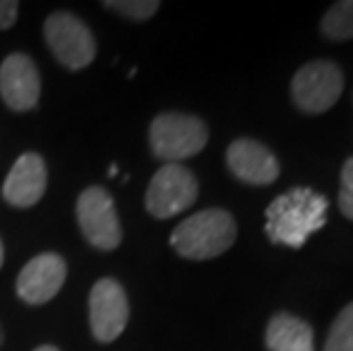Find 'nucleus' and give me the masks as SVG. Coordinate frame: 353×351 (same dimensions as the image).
Returning a JSON list of instances; mask_svg holds the SVG:
<instances>
[{
    "instance_id": "6e6552de",
    "label": "nucleus",
    "mask_w": 353,
    "mask_h": 351,
    "mask_svg": "<svg viewBox=\"0 0 353 351\" xmlns=\"http://www.w3.org/2000/svg\"><path fill=\"white\" fill-rule=\"evenodd\" d=\"M130 305L125 290L114 279H101L89 294V324L99 342H114L125 331Z\"/></svg>"
},
{
    "instance_id": "a211bd4d",
    "label": "nucleus",
    "mask_w": 353,
    "mask_h": 351,
    "mask_svg": "<svg viewBox=\"0 0 353 351\" xmlns=\"http://www.w3.org/2000/svg\"><path fill=\"white\" fill-rule=\"evenodd\" d=\"M19 19V3L0 0V30H10Z\"/></svg>"
},
{
    "instance_id": "4468645a",
    "label": "nucleus",
    "mask_w": 353,
    "mask_h": 351,
    "mask_svg": "<svg viewBox=\"0 0 353 351\" xmlns=\"http://www.w3.org/2000/svg\"><path fill=\"white\" fill-rule=\"evenodd\" d=\"M321 32L335 41L353 39V0H342L330 7L321 21Z\"/></svg>"
},
{
    "instance_id": "20e7f679",
    "label": "nucleus",
    "mask_w": 353,
    "mask_h": 351,
    "mask_svg": "<svg viewBox=\"0 0 353 351\" xmlns=\"http://www.w3.org/2000/svg\"><path fill=\"white\" fill-rule=\"evenodd\" d=\"M48 48L66 69L80 71L94 62L96 39L85 21L71 12H52L43 26Z\"/></svg>"
},
{
    "instance_id": "39448f33",
    "label": "nucleus",
    "mask_w": 353,
    "mask_h": 351,
    "mask_svg": "<svg viewBox=\"0 0 353 351\" xmlns=\"http://www.w3.org/2000/svg\"><path fill=\"white\" fill-rule=\"evenodd\" d=\"M344 89L342 69L328 59H314L303 64L292 80V99L307 114H321L330 110Z\"/></svg>"
},
{
    "instance_id": "f257e3e1",
    "label": "nucleus",
    "mask_w": 353,
    "mask_h": 351,
    "mask_svg": "<svg viewBox=\"0 0 353 351\" xmlns=\"http://www.w3.org/2000/svg\"><path fill=\"white\" fill-rule=\"evenodd\" d=\"M328 201L310 188H294L267 208V237L274 244L301 249L312 233L324 228Z\"/></svg>"
},
{
    "instance_id": "423d86ee",
    "label": "nucleus",
    "mask_w": 353,
    "mask_h": 351,
    "mask_svg": "<svg viewBox=\"0 0 353 351\" xmlns=\"http://www.w3.org/2000/svg\"><path fill=\"white\" fill-rule=\"evenodd\" d=\"M199 197V181L190 169L169 162L155 171L146 190V210L157 219H169L187 210Z\"/></svg>"
},
{
    "instance_id": "412c9836",
    "label": "nucleus",
    "mask_w": 353,
    "mask_h": 351,
    "mask_svg": "<svg viewBox=\"0 0 353 351\" xmlns=\"http://www.w3.org/2000/svg\"><path fill=\"white\" fill-rule=\"evenodd\" d=\"M117 171H119L117 164H112V167H110V176H117Z\"/></svg>"
},
{
    "instance_id": "7ed1b4c3",
    "label": "nucleus",
    "mask_w": 353,
    "mask_h": 351,
    "mask_svg": "<svg viewBox=\"0 0 353 351\" xmlns=\"http://www.w3.org/2000/svg\"><path fill=\"white\" fill-rule=\"evenodd\" d=\"M148 141L155 158L178 162L201 153L208 144V126L199 117L183 112H164L155 117L148 130Z\"/></svg>"
},
{
    "instance_id": "2eb2a0df",
    "label": "nucleus",
    "mask_w": 353,
    "mask_h": 351,
    "mask_svg": "<svg viewBox=\"0 0 353 351\" xmlns=\"http://www.w3.org/2000/svg\"><path fill=\"white\" fill-rule=\"evenodd\" d=\"M324 351H353V303L335 317L328 331Z\"/></svg>"
},
{
    "instance_id": "f8f14e48",
    "label": "nucleus",
    "mask_w": 353,
    "mask_h": 351,
    "mask_svg": "<svg viewBox=\"0 0 353 351\" xmlns=\"http://www.w3.org/2000/svg\"><path fill=\"white\" fill-rule=\"evenodd\" d=\"M48 185V169L39 153H23L3 183V199L14 208H32Z\"/></svg>"
},
{
    "instance_id": "aec40b11",
    "label": "nucleus",
    "mask_w": 353,
    "mask_h": 351,
    "mask_svg": "<svg viewBox=\"0 0 353 351\" xmlns=\"http://www.w3.org/2000/svg\"><path fill=\"white\" fill-rule=\"evenodd\" d=\"M3 260H5V249H3V242H0V267H3Z\"/></svg>"
},
{
    "instance_id": "6ab92c4d",
    "label": "nucleus",
    "mask_w": 353,
    "mask_h": 351,
    "mask_svg": "<svg viewBox=\"0 0 353 351\" xmlns=\"http://www.w3.org/2000/svg\"><path fill=\"white\" fill-rule=\"evenodd\" d=\"M34 351H59V349L52 347V345H41V347H37Z\"/></svg>"
},
{
    "instance_id": "f3484780",
    "label": "nucleus",
    "mask_w": 353,
    "mask_h": 351,
    "mask_svg": "<svg viewBox=\"0 0 353 351\" xmlns=\"http://www.w3.org/2000/svg\"><path fill=\"white\" fill-rule=\"evenodd\" d=\"M337 203H340L342 214L353 221V158H349L342 167V185Z\"/></svg>"
},
{
    "instance_id": "1a4fd4ad",
    "label": "nucleus",
    "mask_w": 353,
    "mask_h": 351,
    "mask_svg": "<svg viewBox=\"0 0 353 351\" xmlns=\"http://www.w3.org/2000/svg\"><path fill=\"white\" fill-rule=\"evenodd\" d=\"M41 80L26 53H12L0 64V96L14 112H28L39 103Z\"/></svg>"
},
{
    "instance_id": "dca6fc26",
    "label": "nucleus",
    "mask_w": 353,
    "mask_h": 351,
    "mask_svg": "<svg viewBox=\"0 0 353 351\" xmlns=\"http://www.w3.org/2000/svg\"><path fill=\"white\" fill-rule=\"evenodd\" d=\"M105 10H112V12H119L123 14L128 19H134V21H144V19H151L153 14L160 10V3L155 0H121V3H103Z\"/></svg>"
},
{
    "instance_id": "4be33fe9",
    "label": "nucleus",
    "mask_w": 353,
    "mask_h": 351,
    "mask_svg": "<svg viewBox=\"0 0 353 351\" xmlns=\"http://www.w3.org/2000/svg\"><path fill=\"white\" fill-rule=\"evenodd\" d=\"M0 345H3V328H0Z\"/></svg>"
},
{
    "instance_id": "0eeeda50",
    "label": "nucleus",
    "mask_w": 353,
    "mask_h": 351,
    "mask_svg": "<svg viewBox=\"0 0 353 351\" xmlns=\"http://www.w3.org/2000/svg\"><path fill=\"white\" fill-rule=\"evenodd\" d=\"M80 230L85 240L101 251H114L121 244V221H119L114 199L103 188H87L76 205Z\"/></svg>"
},
{
    "instance_id": "f03ea898",
    "label": "nucleus",
    "mask_w": 353,
    "mask_h": 351,
    "mask_svg": "<svg viewBox=\"0 0 353 351\" xmlns=\"http://www.w3.org/2000/svg\"><path fill=\"white\" fill-rule=\"evenodd\" d=\"M237 237L235 217L221 208H210L180 221L171 233V246L183 258L210 260L226 253Z\"/></svg>"
},
{
    "instance_id": "9b49d317",
    "label": "nucleus",
    "mask_w": 353,
    "mask_h": 351,
    "mask_svg": "<svg viewBox=\"0 0 353 351\" xmlns=\"http://www.w3.org/2000/svg\"><path fill=\"white\" fill-rule=\"evenodd\" d=\"M226 162L230 174L249 185H272L281 174L276 155L265 144L246 137L235 139L228 146Z\"/></svg>"
},
{
    "instance_id": "ddd939ff",
    "label": "nucleus",
    "mask_w": 353,
    "mask_h": 351,
    "mask_svg": "<svg viewBox=\"0 0 353 351\" xmlns=\"http://www.w3.org/2000/svg\"><path fill=\"white\" fill-rule=\"evenodd\" d=\"M265 342L269 351H314L310 324L290 312H278L269 319Z\"/></svg>"
},
{
    "instance_id": "9d476101",
    "label": "nucleus",
    "mask_w": 353,
    "mask_h": 351,
    "mask_svg": "<svg viewBox=\"0 0 353 351\" xmlns=\"http://www.w3.org/2000/svg\"><path fill=\"white\" fill-rule=\"evenodd\" d=\"M66 281V263L57 253H39L21 270L17 279V294L30 305L50 301Z\"/></svg>"
}]
</instances>
